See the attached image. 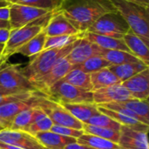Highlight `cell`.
Wrapping results in <instances>:
<instances>
[{"label":"cell","mask_w":149,"mask_h":149,"mask_svg":"<svg viewBox=\"0 0 149 149\" xmlns=\"http://www.w3.org/2000/svg\"><path fill=\"white\" fill-rule=\"evenodd\" d=\"M108 68L122 83L123 81H126L127 79L132 78L135 74L144 71L147 68H149V65H146L142 61H138L134 63L111 65Z\"/></svg>","instance_id":"22"},{"label":"cell","mask_w":149,"mask_h":149,"mask_svg":"<svg viewBox=\"0 0 149 149\" xmlns=\"http://www.w3.org/2000/svg\"><path fill=\"white\" fill-rule=\"evenodd\" d=\"M9 17H10L9 6H7V7H1L0 8V20L9 21Z\"/></svg>","instance_id":"39"},{"label":"cell","mask_w":149,"mask_h":149,"mask_svg":"<svg viewBox=\"0 0 149 149\" xmlns=\"http://www.w3.org/2000/svg\"><path fill=\"white\" fill-rule=\"evenodd\" d=\"M64 149H94V148H90V147H87V146H85V145H81V144H79V143L75 142V143H71V144H69V145H66Z\"/></svg>","instance_id":"40"},{"label":"cell","mask_w":149,"mask_h":149,"mask_svg":"<svg viewBox=\"0 0 149 149\" xmlns=\"http://www.w3.org/2000/svg\"><path fill=\"white\" fill-rule=\"evenodd\" d=\"M121 85L130 93L134 99L148 100L149 68L135 74L126 81H123Z\"/></svg>","instance_id":"17"},{"label":"cell","mask_w":149,"mask_h":149,"mask_svg":"<svg viewBox=\"0 0 149 149\" xmlns=\"http://www.w3.org/2000/svg\"><path fill=\"white\" fill-rule=\"evenodd\" d=\"M99 55L103 57L105 59H107L109 63H111L112 65L141 61L132 53L124 51H120V50H108L100 47Z\"/></svg>","instance_id":"25"},{"label":"cell","mask_w":149,"mask_h":149,"mask_svg":"<svg viewBox=\"0 0 149 149\" xmlns=\"http://www.w3.org/2000/svg\"><path fill=\"white\" fill-rule=\"evenodd\" d=\"M10 4H21L45 10L49 12L57 11L62 0H7Z\"/></svg>","instance_id":"30"},{"label":"cell","mask_w":149,"mask_h":149,"mask_svg":"<svg viewBox=\"0 0 149 149\" xmlns=\"http://www.w3.org/2000/svg\"><path fill=\"white\" fill-rule=\"evenodd\" d=\"M118 105L131 110L147 121H149L148 100H140L137 99H131L122 102H116Z\"/></svg>","instance_id":"34"},{"label":"cell","mask_w":149,"mask_h":149,"mask_svg":"<svg viewBox=\"0 0 149 149\" xmlns=\"http://www.w3.org/2000/svg\"><path fill=\"white\" fill-rule=\"evenodd\" d=\"M52 13L53 12H49L43 17L35 20L34 22L29 24L26 26L11 31L9 39L4 44L3 50L0 58L7 61L10 56L16 54V52L20 47H22L34 36L43 31V29L47 24L50 17H52Z\"/></svg>","instance_id":"4"},{"label":"cell","mask_w":149,"mask_h":149,"mask_svg":"<svg viewBox=\"0 0 149 149\" xmlns=\"http://www.w3.org/2000/svg\"><path fill=\"white\" fill-rule=\"evenodd\" d=\"M61 106L82 123H86L91 117L100 113L98 106L94 103H65Z\"/></svg>","instance_id":"21"},{"label":"cell","mask_w":149,"mask_h":149,"mask_svg":"<svg viewBox=\"0 0 149 149\" xmlns=\"http://www.w3.org/2000/svg\"><path fill=\"white\" fill-rule=\"evenodd\" d=\"M82 130L84 131V134L109 140L115 143H118L120 139V131H116L110 128H105V127H96V126H92L83 123Z\"/></svg>","instance_id":"32"},{"label":"cell","mask_w":149,"mask_h":149,"mask_svg":"<svg viewBox=\"0 0 149 149\" xmlns=\"http://www.w3.org/2000/svg\"><path fill=\"white\" fill-rule=\"evenodd\" d=\"M0 149H23V148H20L16 147V146H13V145H10V144H6V143L0 142Z\"/></svg>","instance_id":"41"},{"label":"cell","mask_w":149,"mask_h":149,"mask_svg":"<svg viewBox=\"0 0 149 149\" xmlns=\"http://www.w3.org/2000/svg\"><path fill=\"white\" fill-rule=\"evenodd\" d=\"M0 142L23 149H46L39 143L35 136L24 131L2 130L0 132Z\"/></svg>","instance_id":"13"},{"label":"cell","mask_w":149,"mask_h":149,"mask_svg":"<svg viewBox=\"0 0 149 149\" xmlns=\"http://www.w3.org/2000/svg\"><path fill=\"white\" fill-rule=\"evenodd\" d=\"M88 32L122 38L130 31V27L121 15L114 10L100 17L86 31Z\"/></svg>","instance_id":"7"},{"label":"cell","mask_w":149,"mask_h":149,"mask_svg":"<svg viewBox=\"0 0 149 149\" xmlns=\"http://www.w3.org/2000/svg\"><path fill=\"white\" fill-rule=\"evenodd\" d=\"M62 80L85 91L93 92L90 74L81 71L80 69L72 67V70L62 79Z\"/></svg>","instance_id":"26"},{"label":"cell","mask_w":149,"mask_h":149,"mask_svg":"<svg viewBox=\"0 0 149 149\" xmlns=\"http://www.w3.org/2000/svg\"><path fill=\"white\" fill-rule=\"evenodd\" d=\"M125 19L133 33L149 45V8L128 0H109Z\"/></svg>","instance_id":"3"},{"label":"cell","mask_w":149,"mask_h":149,"mask_svg":"<svg viewBox=\"0 0 149 149\" xmlns=\"http://www.w3.org/2000/svg\"><path fill=\"white\" fill-rule=\"evenodd\" d=\"M50 131H52L55 134H60V135L72 137L75 139H78L82 134H84V131L82 129L78 130V129H73V128H70V127H61V126H58V125H52Z\"/></svg>","instance_id":"37"},{"label":"cell","mask_w":149,"mask_h":149,"mask_svg":"<svg viewBox=\"0 0 149 149\" xmlns=\"http://www.w3.org/2000/svg\"><path fill=\"white\" fill-rule=\"evenodd\" d=\"M3 46H4V45H1V44H0V56H1L2 52H3Z\"/></svg>","instance_id":"46"},{"label":"cell","mask_w":149,"mask_h":149,"mask_svg":"<svg viewBox=\"0 0 149 149\" xmlns=\"http://www.w3.org/2000/svg\"><path fill=\"white\" fill-rule=\"evenodd\" d=\"M93 103L99 106L102 104L122 102L134 98L121 83H120L93 91Z\"/></svg>","instance_id":"14"},{"label":"cell","mask_w":149,"mask_h":149,"mask_svg":"<svg viewBox=\"0 0 149 149\" xmlns=\"http://www.w3.org/2000/svg\"><path fill=\"white\" fill-rule=\"evenodd\" d=\"M58 10L79 32H85L100 17L115 9L109 0H62Z\"/></svg>","instance_id":"1"},{"label":"cell","mask_w":149,"mask_h":149,"mask_svg":"<svg viewBox=\"0 0 149 149\" xmlns=\"http://www.w3.org/2000/svg\"><path fill=\"white\" fill-rule=\"evenodd\" d=\"M85 124L105 127V128H110V129H113L116 131H120V126H121L119 122H117L116 120L108 117L107 115L101 113L100 112L99 113L93 115V117H91Z\"/></svg>","instance_id":"36"},{"label":"cell","mask_w":149,"mask_h":149,"mask_svg":"<svg viewBox=\"0 0 149 149\" xmlns=\"http://www.w3.org/2000/svg\"><path fill=\"white\" fill-rule=\"evenodd\" d=\"M128 1L137 3L146 7V8H149V0H128Z\"/></svg>","instance_id":"42"},{"label":"cell","mask_w":149,"mask_h":149,"mask_svg":"<svg viewBox=\"0 0 149 149\" xmlns=\"http://www.w3.org/2000/svg\"><path fill=\"white\" fill-rule=\"evenodd\" d=\"M46 38L47 36L43 30L38 34L34 36L31 40H29L26 44H24L22 47H20L16 52V53L30 58L39 53L44 50Z\"/></svg>","instance_id":"27"},{"label":"cell","mask_w":149,"mask_h":149,"mask_svg":"<svg viewBox=\"0 0 149 149\" xmlns=\"http://www.w3.org/2000/svg\"><path fill=\"white\" fill-rule=\"evenodd\" d=\"M118 145L122 149H149L148 132L121 125Z\"/></svg>","instance_id":"15"},{"label":"cell","mask_w":149,"mask_h":149,"mask_svg":"<svg viewBox=\"0 0 149 149\" xmlns=\"http://www.w3.org/2000/svg\"><path fill=\"white\" fill-rule=\"evenodd\" d=\"M42 95L43 94L30 98L28 100H15V101L8 102V103L1 105L0 106V125L3 128V130L10 128V126L15 117L21 111L29 107H34L37 98Z\"/></svg>","instance_id":"12"},{"label":"cell","mask_w":149,"mask_h":149,"mask_svg":"<svg viewBox=\"0 0 149 149\" xmlns=\"http://www.w3.org/2000/svg\"><path fill=\"white\" fill-rule=\"evenodd\" d=\"M111 65H112L111 63H109L103 57H101L100 55H94V56L87 58L81 64L72 65V67L80 69L81 71L90 74V73L98 72L103 68H107Z\"/></svg>","instance_id":"31"},{"label":"cell","mask_w":149,"mask_h":149,"mask_svg":"<svg viewBox=\"0 0 149 149\" xmlns=\"http://www.w3.org/2000/svg\"><path fill=\"white\" fill-rule=\"evenodd\" d=\"M99 111L107 115L108 117L112 118L113 120H116L117 122H119L120 125L123 126H127L129 127H132L135 130H139V131H143V132H148V133L149 126L134 119L128 116H126L122 113H120L118 112L113 111V110H109L107 108L105 107H98Z\"/></svg>","instance_id":"24"},{"label":"cell","mask_w":149,"mask_h":149,"mask_svg":"<svg viewBox=\"0 0 149 149\" xmlns=\"http://www.w3.org/2000/svg\"><path fill=\"white\" fill-rule=\"evenodd\" d=\"M0 29H8V30H10V25L9 21L0 20Z\"/></svg>","instance_id":"43"},{"label":"cell","mask_w":149,"mask_h":149,"mask_svg":"<svg viewBox=\"0 0 149 149\" xmlns=\"http://www.w3.org/2000/svg\"><path fill=\"white\" fill-rule=\"evenodd\" d=\"M6 65H7V61H5V60H3V58H0V70L2 68H3Z\"/></svg>","instance_id":"45"},{"label":"cell","mask_w":149,"mask_h":149,"mask_svg":"<svg viewBox=\"0 0 149 149\" xmlns=\"http://www.w3.org/2000/svg\"><path fill=\"white\" fill-rule=\"evenodd\" d=\"M9 10V23L11 31L26 26L49 13L45 10L21 4H10Z\"/></svg>","instance_id":"9"},{"label":"cell","mask_w":149,"mask_h":149,"mask_svg":"<svg viewBox=\"0 0 149 149\" xmlns=\"http://www.w3.org/2000/svg\"><path fill=\"white\" fill-rule=\"evenodd\" d=\"M35 90L32 83L22 73L19 65H6L0 70V92L16 94Z\"/></svg>","instance_id":"6"},{"label":"cell","mask_w":149,"mask_h":149,"mask_svg":"<svg viewBox=\"0 0 149 149\" xmlns=\"http://www.w3.org/2000/svg\"><path fill=\"white\" fill-rule=\"evenodd\" d=\"M81 33L82 32L77 35H61V36L47 37L44 50L52 49V48H59L72 44L81 36Z\"/></svg>","instance_id":"35"},{"label":"cell","mask_w":149,"mask_h":149,"mask_svg":"<svg viewBox=\"0 0 149 149\" xmlns=\"http://www.w3.org/2000/svg\"><path fill=\"white\" fill-rule=\"evenodd\" d=\"M45 96L59 105L65 103H93V92L85 91L62 79L50 87Z\"/></svg>","instance_id":"5"},{"label":"cell","mask_w":149,"mask_h":149,"mask_svg":"<svg viewBox=\"0 0 149 149\" xmlns=\"http://www.w3.org/2000/svg\"><path fill=\"white\" fill-rule=\"evenodd\" d=\"M100 50V47L86 38L82 32L81 36L76 40L73 48L65 58L72 65H76L94 55H99Z\"/></svg>","instance_id":"11"},{"label":"cell","mask_w":149,"mask_h":149,"mask_svg":"<svg viewBox=\"0 0 149 149\" xmlns=\"http://www.w3.org/2000/svg\"><path fill=\"white\" fill-rule=\"evenodd\" d=\"M47 37L61 35H77L79 31L60 11H54L43 29Z\"/></svg>","instance_id":"16"},{"label":"cell","mask_w":149,"mask_h":149,"mask_svg":"<svg viewBox=\"0 0 149 149\" xmlns=\"http://www.w3.org/2000/svg\"><path fill=\"white\" fill-rule=\"evenodd\" d=\"M35 113V107H29L21 111L14 119L10 128L9 130L14 131H24L26 132L28 127L33 121Z\"/></svg>","instance_id":"33"},{"label":"cell","mask_w":149,"mask_h":149,"mask_svg":"<svg viewBox=\"0 0 149 149\" xmlns=\"http://www.w3.org/2000/svg\"><path fill=\"white\" fill-rule=\"evenodd\" d=\"M90 79L93 87V92L98 89L121 83L118 79V78L109 70L108 67L90 73Z\"/></svg>","instance_id":"23"},{"label":"cell","mask_w":149,"mask_h":149,"mask_svg":"<svg viewBox=\"0 0 149 149\" xmlns=\"http://www.w3.org/2000/svg\"><path fill=\"white\" fill-rule=\"evenodd\" d=\"M77 143L94 149H122L118 145V143L86 134H84L79 138H78Z\"/></svg>","instance_id":"29"},{"label":"cell","mask_w":149,"mask_h":149,"mask_svg":"<svg viewBox=\"0 0 149 149\" xmlns=\"http://www.w3.org/2000/svg\"><path fill=\"white\" fill-rule=\"evenodd\" d=\"M2 130H3V127H1V125H0V132H1Z\"/></svg>","instance_id":"47"},{"label":"cell","mask_w":149,"mask_h":149,"mask_svg":"<svg viewBox=\"0 0 149 149\" xmlns=\"http://www.w3.org/2000/svg\"><path fill=\"white\" fill-rule=\"evenodd\" d=\"M35 138L46 149H64L66 145L77 142V139L55 134L52 131L37 133Z\"/></svg>","instance_id":"19"},{"label":"cell","mask_w":149,"mask_h":149,"mask_svg":"<svg viewBox=\"0 0 149 149\" xmlns=\"http://www.w3.org/2000/svg\"><path fill=\"white\" fill-rule=\"evenodd\" d=\"M34 107H38L43 110L51 119L53 125L78 130H81L83 127V123L73 117L61 105L50 100L44 95L37 98Z\"/></svg>","instance_id":"8"},{"label":"cell","mask_w":149,"mask_h":149,"mask_svg":"<svg viewBox=\"0 0 149 149\" xmlns=\"http://www.w3.org/2000/svg\"><path fill=\"white\" fill-rule=\"evenodd\" d=\"M122 39L134 56L149 65V45L142 38L133 33L130 30L128 33L123 36Z\"/></svg>","instance_id":"18"},{"label":"cell","mask_w":149,"mask_h":149,"mask_svg":"<svg viewBox=\"0 0 149 149\" xmlns=\"http://www.w3.org/2000/svg\"><path fill=\"white\" fill-rule=\"evenodd\" d=\"M72 65L65 57L61 58L45 75L34 82L33 86L37 91L45 95L50 87H52L58 80L62 79L72 70Z\"/></svg>","instance_id":"10"},{"label":"cell","mask_w":149,"mask_h":149,"mask_svg":"<svg viewBox=\"0 0 149 149\" xmlns=\"http://www.w3.org/2000/svg\"><path fill=\"white\" fill-rule=\"evenodd\" d=\"M9 5H10V3L7 2V0H0V8L1 7H7Z\"/></svg>","instance_id":"44"},{"label":"cell","mask_w":149,"mask_h":149,"mask_svg":"<svg viewBox=\"0 0 149 149\" xmlns=\"http://www.w3.org/2000/svg\"><path fill=\"white\" fill-rule=\"evenodd\" d=\"M75 42L59 48L43 50L31 57L29 63L25 66L21 67L22 73L33 85L34 82L45 75L61 58L67 56L73 48Z\"/></svg>","instance_id":"2"},{"label":"cell","mask_w":149,"mask_h":149,"mask_svg":"<svg viewBox=\"0 0 149 149\" xmlns=\"http://www.w3.org/2000/svg\"><path fill=\"white\" fill-rule=\"evenodd\" d=\"M83 35L88 38L91 42L96 44L98 46L104 48V49H108V50H120V51H124L131 53L127 46L125 45L124 41L122 38H116L109 36H104V35H100V34H95L88 31L83 32Z\"/></svg>","instance_id":"20"},{"label":"cell","mask_w":149,"mask_h":149,"mask_svg":"<svg viewBox=\"0 0 149 149\" xmlns=\"http://www.w3.org/2000/svg\"><path fill=\"white\" fill-rule=\"evenodd\" d=\"M11 31L8 29H0V44L4 45L10 38Z\"/></svg>","instance_id":"38"},{"label":"cell","mask_w":149,"mask_h":149,"mask_svg":"<svg viewBox=\"0 0 149 149\" xmlns=\"http://www.w3.org/2000/svg\"><path fill=\"white\" fill-rule=\"evenodd\" d=\"M52 125L53 123L51 120V119L48 117V115L40 108L35 107L33 121L31 124V126L28 127L26 132L34 136L37 133L50 131Z\"/></svg>","instance_id":"28"}]
</instances>
